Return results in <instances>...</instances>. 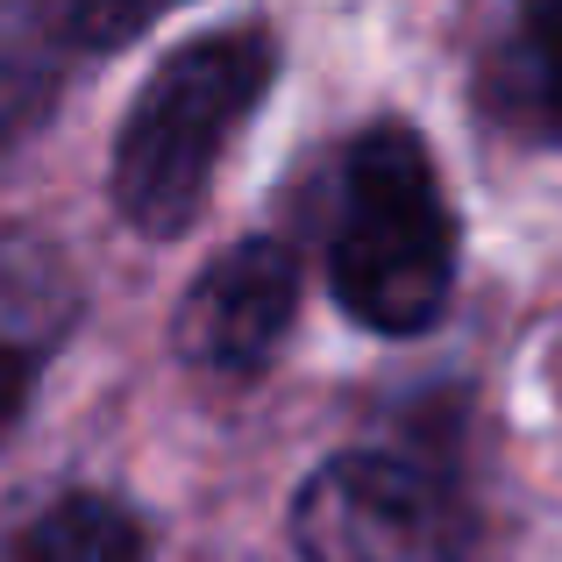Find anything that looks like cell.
Wrapping results in <instances>:
<instances>
[{"mask_svg": "<svg viewBox=\"0 0 562 562\" xmlns=\"http://www.w3.org/2000/svg\"><path fill=\"white\" fill-rule=\"evenodd\" d=\"M335 300L378 335H420L456 285V214L435 157L406 122H378L342 150L328 214Z\"/></svg>", "mask_w": 562, "mask_h": 562, "instance_id": "cell-1", "label": "cell"}, {"mask_svg": "<svg viewBox=\"0 0 562 562\" xmlns=\"http://www.w3.org/2000/svg\"><path fill=\"white\" fill-rule=\"evenodd\" d=\"M271 71H278L271 36L228 29V36L186 43L136 93L122 143H114V206L143 235H186L200 221L221 157L257 114Z\"/></svg>", "mask_w": 562, "mask_h": 562, "instance_id": "cell-2", "label": "cell"}, {"mask_svg": "<svg viewBox=\"0 0 562 562\" xmlns=\"http://www.w3.org/2000/svg\"><path fill=\"white\" fill-rule=\"evenodd\" d=\"M292 541L306 562H463L470 527L449 484L398 456H335L300 484Z\"/></svg>", "mask_w": 562, "mask_h": 562, "instance_id": "cell-3", "label": "cell"}, {"mask_svg": "<svg viewBox=\"0 0 562 562\" xmlns=\"http://www.w3.org/2000/svg\"><path fill=\"white\" fill-rule=\"evenodd\" d=\"M300 306V257L278 235H249L192 278L179 306V357L200 378H257Z\"/></svg>", "mask_w": 562, "mask_h": 562, "instance_id": "cell-4", "label": "cell"}, {"mask_svg": "<svg viewBox=\"0 0 562 562\" xmlns=\"http://www.w3.org/2000/svg\"><path fill=\"white\" fill-rule=\"evenodd\" d=\"M470 93L513 143H562V0H477Z\"/></svg>", "mask_w": 562, "mask_h": 562, "instance_id": "cell-5", "label": "cell"}, {"mask_svg": "<svg viewBox=\"0 0 562 562\" xmlns=\"http://www.w3.org/2000/svg\"><path fill=\"white\" fill-rule=\"evenodd\" d=\"M79 328V278L50 243L0 228V427L29 406L36 378Z\"/></svg>", "mask_w": 562, "mask_h": 562, "instance_id": "cell-6", "label": "cell"}, {"mask_svg": "<svg viewBox=\"0 0 562 562\" xmlns=\"http://www.w3.org/2000/svg\"><path fill=\"white\" fill-rule=\"evenodd\" d=\"M71 0H0V150L22 143L65 93Z\"/></svg>", "mask_w": 562, "mask_h": 562, "instance_id": "cell-7", "label": "cell"}, {"mask_svg": "<svg viewBox=\"0 0 562 562\" xmlns=\"http://www.w3.org/2000/svg\"><path fill=\"white\" fill-rule=\"evenodd\" d=\"M14 562H150V535L122 498L71 492L14 535Z\"/></svg>", "mask_w": 562, "mask_h": 562, "instance_id": "cell-8", "label": "cell"}, {"mask_svg": "<svg viewBox=\"0 0 562 562\" xmlns=\"http://www.w3.org/2000/svg\"><path fill=\"white\" fill-rule=\"evenodd\" d=\"M165 8H179V0H71L65 8L71 50H122V43H136Z\"/></svg>", "mask_w": 562, "mask_h": 562, "instance_id": "cell-9", "label": "cell"}]
</instances>
